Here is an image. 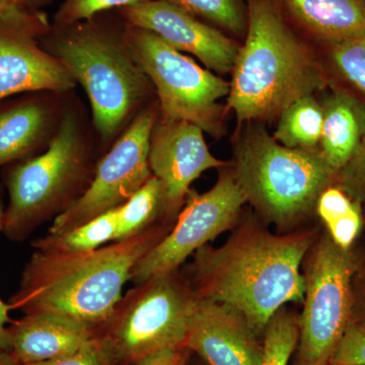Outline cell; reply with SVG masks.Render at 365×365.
<instances>
[{
    "instance_id": "e0dca14e",
    "label": "cell",
    "mask_w": 365,
    "mask_h": 365,
    "mask_svg": "<svg viewBox=\"0 0 365 365\" xmlns=\"http://www.w3.org/2000/svg\"><path fill=\"white\" fill-rule=\"evenodd\" d=\"M309 35L331 46L365 36V0H281Z\"/></svg>"
},
{
    "instance_id": "6da1fadb",
    "label": "cell",
    "mask_w": 365,
    "mask_h": 365,
    "mask_svg": "<svg viewBox=\"0 0 365 365\" xmlns=\"http://www.w3.org/2000/svg\"><path fill=\"white\" fill-rule=\"evenodd\" d=\"M317 237L316 230L274 234L246 220L222 246L197 250L184 275L197 299L235 307L263 338L278 309L304 300L302 262Z\"/></svg>"
},
{
    "instance_id": "30bf717a",
    "label": "cell",
    "mask_w": 365,
    "mask_h": 365,
    "mask_svg": "<svg viewBox=\"0 0 365 365\" xmlns=\"http://www.w3.org/2000/svg\"><path fill=\"white\" fill-rule=\"evenodd\" d=\"M157 121L153 108L137 115L109 153L98 160L85 193L55 218L48 234H63L122 205L153 176L148 158Z\"/></svg>"
},
{
    "instance_id": "603a6c76",
    "label": "cell",
    "mask_w": 365,
    "mask_h": 365,
    "mask_svg": "<svg viewBox=\"0 0 365 365\" xmlns=\"http://www.w3.org/2000/svg\"><path fill=\"white\" fill-rule=\"evenodd\" d=\"M160 220H167L163 215L162 186L153 176L119 206L115 241L134 237Z\"/></svg>"
},
{
    "instance_id": "4dcf8cb0",
    "label": "cell",
    "mask_w": 365,
    "mask_h": 365,
    "mask_svg": "<svg viewBox=\"0 0 365 365\" xmlns=\"http://www.w3.org/2000/svg\"><path fill=\"white\" fill-rule=\"evenodd\" d=\"M351 321L365 323V257H357V265L352 279Z\"/></svg>"
},
{
    "instance_id": "d6986e66",
    "label": "cell",
    "mask_w": 365,
    "mask_h": 365,
    "mask_svg": "<svg viewBox=\"0 0 365 365\" xmlns=\"http://www.w3.org/2000/svg\"><path fill=\"white\" fill-rule=\"evenodd\" d=\"M52 124V110L38 101L0 113V167L39 148L49 136Z\"/></svg>"
},
{
    "instance_id": "2e32d148",
    "label": "cell",
    "mask_w": 365,
    "mask_h": 365,
    "mask_svg": "<svg viewBox=\"0 0 365 365\" xmlns=\"http://www.w3.org/2000/svg\"><path fill=\"white\" fill-rule=\"evenodd\" d=\"M11 352L28 365L67 356L95 338L96 329L78 319L54 313L25 314L9 327Z\"/></svg>"
},
{
    "instance_id": "44dd1931",
    "label": "cell",
    "mask_w": 365,
    "mask_h": 365,
    "mask_svg": "<svg viewBox=\"0 0 365 365\" xmlns=\"http://www.w3.org/2000/svg\"><path fill=\"white\" fill-rule=\"evenodd\" d=\"M119 206L63 234H48L32 242L34 249L61 253H86L115 241Z\"/></svg>"
},
{
    "instance_id": "d590c367",
    "label": "cell",
    "mask_w": 365,
    "mask_h": 365,
    "mask_svg": "<svg viewBox=\"0 0 365 365\" xmlns=\"http://www.w3.org/2000/svg\"><path fill=\"white\" fill-rule=\"evenodd\" d=\"M188 365H197V364H190L189 362H188Z\"/></svg>"
},
{
    "instance_id": "4fadbf2b",
    "label": "cell",
    "mask_w": 365,
    "mask_h": 365,
    "mask_svg": "<svg viewBox=\"0 0 365 365\" xmlns=\"http://www.w3.org/2000/svg\"><path fill=\"white\" fill-rule=\"evenodd\" d=\"M148 158L162 186L163 217L170 222H176L192 182L206 170L227 165L211 155L200 127L163 119L153 127Z\"/></svg>"
},
{
    "instance_id": "5bb4252c",
    "label": "cell",
    "mask_w": 365,
    "mask_h": 365,
    "mask_svg": "<svg viewBox=\"0 0 365 365\" xmlns=\"http://www.w3.org/2000/svg\"><path fill=\"white\" fill-rule=\"evenodd\" d=\"M127 25L157 34L180 52L195 56L209 71L232 72L240 45L165 0H148L120 9Z\"/></svg>"
},
{
    "instance_id": "9a60e30c",
    "label": "cell",
    "mask_w": 365,
    "mask_h": 365,
    "mask_svg": "<svg viewBox=\"0 0 365 365\" xmlns=\"http://www.w3.org/2000/svg\"><path fill=\"white\" fill-rule=\"evenodd\" d=\"M184 347L207 365H261L263 338L248 319L223 302L197 299Z\"/></svg>"
},
{
    "instance_id": "7402d4cb",
    "label": "cell",
    "mask_w": 365,
    "mask_h": 365,
    "mask_svg": "<svg viewBox=\"0 0 365 365\" xmlns=\"http://www.w3.org/2000/svg\"><path fill=\"white\" fill-rule=\"evenodd\" d=\"M316 211L332 241L341 249H351L364 225L359 204L339 187L329 186L319 195Z\"/></svg>"
},
{
    "instance_id": "e575fe53",
    "label": "cell",
    "mask_w": 365,
    "mask_h": 365,
    "mask_svg": "<svg viewBox=\"0 0 365 365\" xmlns=\"http://www.w3.org/2000/svg\"><path fill=\"white\" fill-rule=\"evenodd\" d=\"M0 365H24L21 364L11 352H0Z\"/></svg>"
},
{
    "instance_id": "9c48e42d",
    "label": "cell",
    "mask_w": 365,
    "mask_h": 365,
    "mask_svg": "<svg viewBox=\"0 0 365 365\" xmlns=\"http://www.w3.org/2000/svg\"><path fill=\"white\" fill-rule=\"evenodd\" d=\"M357 257L319 235L304 262V309L294 365H329L352 317Z\"/></svg>"
},
{
    "instance_id": "3957f363",
    "label": "cell",
    "mask_w": 365,
    "mask_h": 365,
    "mask_svg": "<svg viewBox=\"0 0 365 365\" xmlns=\"http://www.w3.org/2000/svg\"><path fill=\"white\" fill-rule=\"evenodd\" d=\"M247 21L227 97L240 123L279 115L294 101L325 88L318 60L272 0H248Z\"/></svg>"
},
{
    "instance_id": "83f0119b",
    "label": "cell",
    "mask_w": 365,
    "mask_h": 365,
    "mask_svg": "<svg viewBox=\"0 0 365 365\" xmlns=\"http://www.w3.org/2000/svg\"><path fill=\"white\" fill-rule=\"evenodd\" d=\"M329 365H365V323L351 321Z\"/></svg>"
},
{
    "instance_id": "ac0fdd59",
    "label": "cell",
    "mask_w": 365,
    "mask_h": 365,
    "mask_svg": "<svg viewBox=\"0 0 365 365\" xmlns=\"http://www.w3.org/2000/svg\"><path fill=\"white\" fill-rule=\"evenodd\" d=\"M323 108L321 153L336 174L349 163L365 133L364 106L344 93L331 96Z\"/></svg>"
},
{
    "instance_id": "d4e9b609",
    "label": "cell",
    "mask_w": 365,
    "mask_h": 365,
    "mask_svg": "<svg viewBox=\"0 0 365 365\" xmlns=\"http://www.w3.org/2000/svg\"><path fill=\"white\" fill-rule=\"evenodd\" d=\"M199 20L220 26L223 30L242 35L247 32V16L239 0H165Z\"/></svg>"
},
{
    "instance_id": "5b68a950",
    "label": "cell",
    "mask_w": 365,
    "mask_h": 365,
    "mask_svg": "<svg viewBox=\"0 0 365 365\" xmlns=\"http://www.w3.org/2000/svg\"><path fill=\"white\" fill-rule=\"evenodd\" d=\"M232 174L262 222L279 234L309 218L337 175L321 151L285 148L260 126L237 141Z\"/></svg>"
},
{
    "instance_id": "1f68e13d",
    "label": "cell",
    "mask_w": 365,
    "mask_h": 365,
    "mask_svg": "<svg viewBox=\"0 0 365 365\" xmlns=\"http://www.w3.org/2000/svg\"><path fill=\"white\" fill-rule=\"evenodd\" d=\"M4 200H2L1 190H0V232H2L4 227ZM11 307L9 304L2 302L0 299V352L11 351V338H9V327L7 324L11 323L9 312Z\"/></svg>"
},
{
    "instance_id": "52a82bcc",
    "label": "cell",
    "mask_w": 365,
    "mask_h": 365,
    "mask_svg": "<svg viewBox=\"0 0 365 365\" xmlns=\"http://www.w3.org/2000/svg\"><path fill=\"white\" fill-rule=\"evenodd\" d=\"M197 297L178 270L136 283L96 329L114 365H135L182 349Z\"/></svg>"
},
{
    "instance_id": "d6a6232c",
    "label": "cell",
    "mask_w": 365,
    "mask_h": 365,
    "mask_svg": "<svg viewBox=\"0 0 365 365\" xmlns=\"http://www.w3.org/2000/svg\"><path fill=\"white\" fill-rule=\"evenodd\" d=\"M190 352L186 348L163 353L153 359L135 365H188Z\"/></svg>"
},
{
    "instance_id": "8992f818",
    "label": "cell",
    "mask_w": 365,
    "mask_h": 365,
    "mask_svg": "<svg viewBox=\"0 0 365 365\" xmlns=\"http://www.w3.org/2000/svg\"><path fill=\"white\" fill-rule=\"evenodd\" d=\"M96 165L76 115L66 113L47 150L7 174L4 235L25 241L36 228L66 212L90 186Z\"/></svg>"
},
{
    "instance_id": "4316f807",
    "label": "cell",
    "mask_w": 365,
    "mask_h": 365,
    "mask_svg": "<svg viewBox=\"0 0 365 365\" xmlns=\"http://www.w3.org/2000/svg\"><path fill=\"white\" fill-rule=\"evenodd\" d=\"M148 0H64L55 14L56 26H71L96 18L97 14L112 9L135 6Z\"/></svg>"
},
{
    "instance_id": "8fae6325",
    "label": "cell",
    "mask_w": 365,
    "mask_h": 365,
    "mask_svg": "<svg viewBox=\"0 0 365 365\" xmlns=\"http://www.w3.org/2000/svg\"><path fill=\"white\" fill-rule=\"evenodd\" d=\"M246 197L232 172H223L215 186L202 194L190 191L169 234L132 270L134 284L178 270L197 250L235 227Z\"/></svg>"
},
{
    "instance_id": "cb8c5ba5",
    "label": "cell",
    "mask_w": 365,
    "mask_h": 365,
    "mask_svg": "<svg viewBox=\"0 0 365 365\" xmlns=\"http://www.w3.org/2000/svg\"><path fill=\"white\" fill-rule=\"evenodd\" d=\"M299 337V317L281 307L268 322L263 334L261 365H288L297 349Z\"/></svg>"
},
{
    "instance_id": "8d00e7d4",
    "label": "cell",
    "mask_w": 365,
    "mask_h": 365,
    "mask_svg": "<svg viewBox=\"0 0 365 365\" xmlns=\"http://www.w3.org/2000/svg\"><path fill=\"white\" fill-rule=\"evenodd\" d=\"M364 210H365V206H364ZM364 212H365V211H364Z\"/></svg>"
},
{
    "instance_id": "f1b7e54d",
    "label": "cell",
    "mask_w": 365,
    "mask_h": 365,
    "mask_svg": "<svg viewBox=\"0 0 365 365\" xmlns=\"http://www.w3.org/2000/svg\"><path fill=\"white\" fill-rule=\"evenodd\" d=\"M339 188L354 202L365 206V133L356 153L349 163L336 175Z\"/></svg>"
},
{
    "instance_id": "836d02e7",
    "label": "cell",
    "mask_w": 365,
    "mask_h": 365,
    "mask_svg": "<svg viewBox=\"0 0 365 365\" xmlns=\"http://www.w3.org/2000/svg\"><path fill=\"white\" fill-rule=\"evenodd\" d=\"M49 0H0V16L21 7H33L40 9Z\"/></svg>"
},
{
    "instance_id": "7a4b0ae2",
    "label": "cell",
    "mask_w": 365,
    "mask_h": 365,
    "mask_svg": "<svg viewBox=\"0 0 365 365\" xmlns=\"http://www.w3.org/2000/svg\"><path fill=\"white\" fill-rule=\"evenodd\" d=\"M174 223L160 220L134 237L86 253L35 249L21 272L19 289L9 299L11 311L64 314L97 329L123 297L137 263Z\"/></svg>"
},
{
    "instance_id": "7c38bea8",
    "label": "cell",
    "mask_w": 365,
    "mask_h": 365,
    "mask_svg": "<svg viewBox=\"0 0 365 365\" xmlns=\"http://www.w3.org/2000/svg\"><path fill=\"white\" fill-rule=\"evenodd\" d=\"M51 29L40 9L21 7L0 16V101L26 91L66 93L76 88L63 64L40 47Z\"/></svg>"
},
{
    "instance_id": "ffe728a7",
    "label": "cell",
    "mask_w": 365,
    "mask_h": 365,
    "mask_svg": "<svg viewBox=\"0 0 365 365\" xmlns=\"http://www.w3.org/2000/svg\"><path fill=\"white\" fill-rule=\"evenodd\" d=\"M274 138L285 148L314 150L321 140L323 108L314 96L294 101L279 114Z\"/></svg>"
},
{
    "instance_id": "277c9868",
    "label": "cell",
    "mask_w": 365,
    "mask_h": 365,
    "mask_svg": "<svg viewBox=\"0 0 365 365\" xmlns=\"http://www.w3.org/2000/svg\"><path fill=\"white\" fill-rule=\"evenodd\" d=\"M90 98L93 125L110 141L150 93V81L132 56L124 31L96 20L56 26L42 38Z\"/></svg>"
},
{
    "instance_id": "ba28073f",
    "label": "cell",
    "mask_w": 365,
    "mask_h": 365,
    "mask_svg": "<svg viewBox=\"0 0 365 365\" xmlns=\"http://www.w3.org/2000/svg\"><path fill=\"white\" fill-rule=\"evenodd\" d=\"M125 42L155 86L163 120L185 121L215 137L222 135L223 109L230 83L178 51L157 34L127 25Z\"/></svg>"
},
{
    "instance_id": "f546056e",
    "label": "cell",
    "mask_w": 365,
    "mask_h": 365,
    "mask_svg": "<svg viewBox=\"0 0 365 365\" xmlns=\"http://www.w3.org/2000/svg\"><path fill=\"white\" fill-rule=\"evenodd\" d=\"M28 365H114V364L95 336L91 342L71 355Z\"/></svg>"
},
{
    "instance_id": "484cf974",
    "label": "cell",
    "mask_w": 365,
    "mask_h": 365,
    "mask_svg": "<svg viewBox=\"0 0 365 365\" xmlns=\"http://www.w3.org/2000/svg\"><path fill=\"white\" fill-rule=\"evenodd\" d=\"M331 56L340 73L365 93V36L333 45Z\"/></svg>"
}]
</instances>
